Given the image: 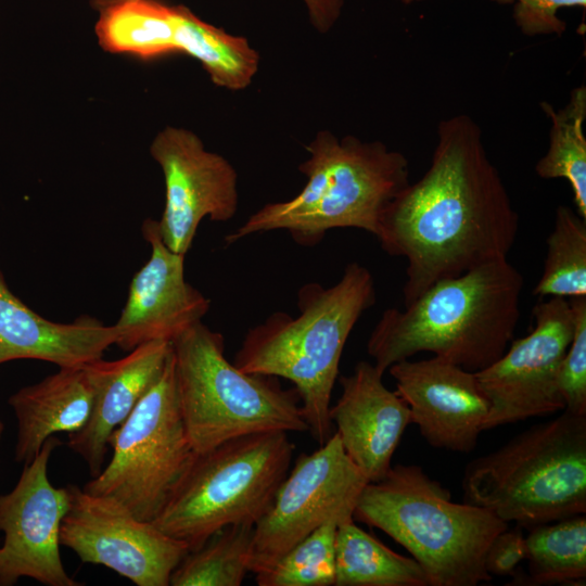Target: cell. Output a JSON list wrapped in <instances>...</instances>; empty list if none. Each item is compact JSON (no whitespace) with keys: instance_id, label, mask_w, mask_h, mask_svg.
Returning a JSON list of instances; mask_svg holds the SVG:
<instances>
[{"instance_id":"cell-21","label":"cell","mask_w":586,"mask_h":586,"mask_svg":"<svg viewBox=\"0 0 586 586\" xmlns=\"http://www.w3.org/2000/svg\"><path fill=\"white\" fill-rule=\"evenodd\" d=\"M175 44L177 52L198 60L222 88L242 90L258 71L259 54L246 38L202 21L183 5H176Z\"/></svg>"},{"instance_id":"cell-34","label":"cell","mask_w":586,"mask_h":586,"mask_svg":"<svg viewBox=\"0 0 586 586\" xmlns=\"http://www.w3.org/2000/svg\"><path fill=\"white\" fill-rule=\"evenodd\" d=\"M404 3H411V2H416V1H421V0H402Z\"/></svg>"},{"instance_id":"cell-16","label":"cell","mask_w":586,"mask_h":586,"mask_svg":"<svg viewBox=\"0 0 586 586\" xmlns=\"http://www.w3.org/2000/svg\"><path fill=\"white\" fill-rule=\"evenodd\" d=\"M151 246L148 262L136 272L115 324L117 345L130 352L152 341L171 342L202 321L211 301L184 278L186 255L163 242L157 220L148 218L141 227Z\"/></svg>"},{"instance_id":"cell-8","label":"cell","mask_w":586,"mask_h":586,"mask_svg":"<svg viewBox=\"0 0 586 586\" xmlns=\"http://www.w3.org/2000/svg\"><path fill=\"white\" fill-rule=\"evenodd\" d=\"M293 450L286 432L272 431L196 454L154 525L189 550L228 525H255L286 475Z\"/></svg>"},{"instance_id":"cell-7","label":"cell","mask_w":586,"mask_h":586,"mask_svg":"<svg viewBox=\"0 0 586 586\" xmlns=\"http://www.w3.org/2000/svg\"><path fill=\"white\" fill-rule=\"evenodd\" d=\"M171 347L180 410L195 454L249 434L308 431L296 390L230 362L221 333L200 321Z\"/></svg>"},{"instance_id":"cell-19","label":"cell","mask_w":586,"mask_h":586,"mask_svg":"<svg viewBox=\"0 0 586 586\" xmlns=\"http://www.w3.org/2000/svg\"><path fill=\"white\" fill-rule=\"evenodd\" d=\"M115 340V327L91 316L68 323L40 316L9 289L0 271V365L37 359L59 368L82 366L101 358Z\"/></svg>"},{"instance_id":"cell-27","label":"cell","mask_w":586,"mask_h":586,"mask_svg":"<svg viewBox=\"0 0 586 586\" xmlns=\"http://www.w3.org/2000/svg\"><path fill=\"white\" fill-rule=\"evenodd\" d=\"M546 244L544 269L533 294L540 298L586 296V218L559 205Z\"/></svg>"},{"instance_id":"cell-6","label":"cell","mask_w":586,"mask_h":586,"mask_svg":"<svg viewBox=\"0 0 586 586\" xmlns=\"http://www.w3.org/2000/svg\"><path fill=\"white\" fill-rule=\"evenodd\" d=\"M464 501L521 527L586 512V415L564 411L470 462Z\"/></svg>"},{"instance_id":"cell-22","label":"cell","mask_w":586,"mask_h":586,"mask_svg":"<svg viewBox=\"0 0 586 586\" xmlns=\"http://www.w3.org/2000/svg\"><path fill=\"white\" fill-rule=\"evenodd\" d=\"M334 585L428 586V579L412 557L393 551L352 519L337 525Z\"/></svg>"},{"instance_id":"cell-32","label":"cell","mask_w":586,"mask_h":586,"mask_svg":"<svg viewBox=\"0 0 586 586\" xmlns=\"http://www.w3.org/2000/svg\"><path fill=\"white\" fill-rule=\"evenodd\" d=\"M125 0H90V5L101 12L102 10ZM307 10L309 21L320 33L329 31L339 20L344 0H301Z\"/></svg>"},{"instance_id":"cell-3","label":"cell","mask_w":586,"mask_h":586,"mask_svg":"<svg viewBox=\"0 0 586 586\" xmlns=\"http://www.w3.org/2000/svg\"><path fill=\"white\" fill-rule=\"evenodd\" d=\"M375 300L370 270L349 263L332 286L315 282L301 286L298 316L271 314L247 330L235 354L233 364L242 371L294 384L308 431L319 445L333 434L329 410L344 346Z\"/></svg>"},{"instance_id":"cell-18","label":"cell","mask_w":586,"mask_h":586,"mask_svg":"<svg viewBox=\"0 0 586 586\" xmlns=\"http://www.w3.org/2000/svg\"><path fill=\"white\" fill-rule=\"evenodd\" d=\"M171 356V342L141 344L117 360L85 364L93 390L90 417L82 429L68 434V447L87 463L91 477L103 469L111 434L163 374Z\"/></svg>"},{"instance_id":"cell-28","label":"cell","mask_w":586,"mask_h":586,"mask_svg":"<svg viewBox=\"0 0 586 586\" xmlns=\"http://www.w3.org/2000/svg\"><path fill=\"white\" fill-rule=\"evenodd\" d=\"M340 522L330 520L256 573L258 586H331L335 579V536Z\"/></svg>"},{"instance_id":"cell-30","label":"cell","mask_w":586,"mask_h":586,"mask_svg":"<svg viewBox=\"0 0 586 586\" xmlns=\"http://www.w3.org/2000/svg\"><path fill=\"white\" fill-rule=\"evenodd\" d=\"M501 4L513 3V20L527 36L558 35L566 24L558 16L562 8H585L586 0H493Z\"/></svg>"},{"instance_id":"cell-13","label":"cell","mask_w":586,"mask_h":586,"mask_svg":"<svg viewBox=\"0 0 586 586\" xmlns=\"http://www.w3.org/2000/svg\"><path fill=\"white\" fill-rule=\"evenodd\" d=\"M61 441L50 436L24 463L14 488L0 495V586L30 577L47 586H78L63 566L60 528L71 505L68 486L54 487L48 463Z\"/></svg>"},{"instance_id":"cell-15","label":"cell","mask_w":586,"mask_h":586,"mask_svg":"<svg viewBox=\"0 0 586 586\" xmlns=\"http://www.w3.org/2000/svg\"><path fill=\"white\" fill-rule=\"evenodd\" d=\"M387 370L431 446L460 454L476 447L489 403L475 372L436 356L400 360Z\"/></svg>"},{"instance_id":"cell-2","label":"cell","mask_w":586,"mask_h":586,"mask_svg":"<svg viewBox=\"0 0 586 586\" xmlns=\"http://www.w3.org/2000/svg\"><path fill=\"white\" fill-rule=\"evenodd\" d=\"M523 286V276L507 258L441 279L403 310L385 309L367 352L383 373L422 352L482 370L514 339Z\"/></svg>"},{"instance_id":"cell-25","label":"cell","mask_w":586,"mask_h":586,"mask_svg":"<svg viewBox=\"0 0 586 586\" xmlns=\"http://www.w3.org/2000/svg\"><path fill=\"white\" fill-rule=\"evenodd\" d=\"M254 524L228 525L190 550L174 570L171 586H240L251 572Z\"/></svg>"},{"instance_id":"cell-29","label":"cell","mask_w":586,"mask_h":586,"mask_svg":"<svg viewBox=\"0 0 586 586\" xmlns=\"http://www.w3.org/2000/svg\"><path fill=\"white\" fill-rule=\"evenodd\" d=\"M574 332L560 364L559 392L564 411L586 415V296L569 298Z\"/></svg>"},{"instance_id":"cell-11","label":"cell","mask_w":586,"mask_h":586,"mask_svg":"<svg viewBox=\"0 0 586 586\" xmlns=\"http://www.w3.org/2000/svg\"><path fill=\"white\" fill-rule=\"evenodd\" d=\"M533 316L527 335L513 339L497 360L475 372L489 403L484 431L564 410L558 373L574 332L570 303L547 297Z\"/></svg>"},{"instance_id":"cell-23","label":"cell","mask_w":586,"mask_h":586,"mask_svg":"<svg viewBox=\"0 0 586 586\" xmlns=\"http://www.w3.org/2000/svg\"><path fill=\"white\" fill-rule=\"evenodd\" d=\"M99 13L95 33L104 50L143 60L177 52L176 5L125 0Z\"/></svg>"},{"instance_id":"cell-10","label":"cell","mask_w":586,"mask_h":586,"mask_svg":"<svg viewBox=\"0 0 586 586\" xmlns=\"http://www.w3.org/2000/svg\"><path fill=\"white\" fill-rule=\"evenodd\" d=\"M367 483L336 432L314 453L300 455L254 526L251 573L270 566L321 524L354 519Z\"/></svg>"},{"instance_id":"cell-4","label":"cell","mask_w":586,"mask_h":586,"mask_svg":"<svg viewBox=\"0 0 586 586\" xmlns=\"http://www.w3.org/2000/svg\"><path fill=\"white\" fill-rule=\"evenodd\" d=\"M309 157L300 165L307 177L291 200L268 203L225 237L227 244L242 238L285 230L305 246L319 243L335 228H356L377 235L391 202L410 183L406 156L381 141L341 139L320 131L306 145Z\"/></svg>"},{"instance_id":"cell-31","label":"cell","mask_w":586,"mask_h":586,"mask_svg":"<svg viewBox=\"0 0 586 586\" xmlns=\"http://www.w3.org/2000/svg\"><path fill=\"white\" fill-rule=\"evenodd\" d=\"M523 527L515 525L497 534L489 544L485 555V569L492 576L514 574L517 568L526 558Z\"/></svg>"},{"instance_id":"cell-17","label":"cell","mask_w":586,"mask_h":586,"mask_svg":"<svg viewBox=\"0 0 586 586\" xmlns=\"http://www.w3.org/2000/svg\"><path fill=\"white\" fill-rule=\"evenodd\" d=\"M383 374L374 364L358 361L349 375L340 377L342 393L329 410L345 453L368 482L386 475L412 423L408 405L385 386Z\"/></svg>"},{"instance_id":"cell-9","label":"cell","mask_w":586,"mask_h":586,"mask_svg":"<svg viewBox=\"0 0 586 586\" xmlns=\"http://www.w3.org/2000/svg\"><path fill=\"white\" fill-rule=\"evenodd\" d=\"M109 446L111 461L82 489L113 497L138 519L153 522L196 455L180 410L173 347L163 374L111 434Z\"/></svg>"},{"instance_id":"cell-5","label":"cell","mask_w":586,"mask_h":586,"mask_svg":"<svg viewBox=\"0 0 586 586\" xmlns=\"http://www.w3.org/2000/svg\"><path fill=\"white\" fill-rule=\"evenodd\" d=\"M354 520L402 545L422 568L428 586H476L492 581L485 555L508 523L485 508L451 500L421 467L396 464L364 487Z\"/></svg>"},{"instance_id":"cell-1","label":"cell","mask_w":586,"mask_h":586,"mask_svg":"<svg viewBox=\"0 0 586 586\" xmlns=\"http://www.w3.org/2000/svg\"><path fill=\"white\" fill-rule=\"evenodd\" d=\"M519 220L480 126L460 114L440 122L428 170L391 202L375 238L407 262L406 305L441 279L506 259Z\"/></svg>"},{"instance_id":"cell-20","label":"cell","mask_w":586,"mask_h":586,"mask_svg":"<svg viewBox=\"0 0 586 586\" xmlns=\"http://www.w3.org/2000/svg\"><path fill=\"white\" fill-rule=\"evenodd\" d=\"M8 403L17 420L14 459L26 463L50 436L72 434L85 426L93 390L84 365L60 367L58 372L16 391Z\"/></svg>"},{"instance_id":"cell-33","label":"cell","mask_w":586,"mask_h":586,"mask_svg":"<svg viewBox=\"0 0 586 586\" xmlns=\"http://www.w3.org/2000/svg\"><path fill=\"white\" fill-rule=\"evenodd\" d=\"M3 430H4V425L0 419V440H1V436H2V433H3Z\"/></svg>"},{"instance_id":"cell-14","label":"cell","mask_w":586,"mask_h":586,"mask_svg":"<svg viewBox=\"0 0 586 586\" xmlns=\"http://www.w3.org/2000/svg\"><path fill=\"white\" fill-rule=\"evenodd\" d=\"M150 153L165 180V206L157 220L161 238L169 250L187 255L203 218L222 222L234 217L237 171L184 128H164L152 141Z\"/></svg>"},{"instance_id":"cell-26","label":"cell","mask_w":586,"mask_h":586,"mask_svg":"<svg viewBox=\"0 0 586 586\" xmlns=\"http://www.w3.org/2000/svg\"><path fill=\"white\" fill-rule=\"evenodd\" d=\"M525 537L528 582L552 585L586 577V517L577 514L530 528Z\"/></svg>"},{"instance_id":"cell-12","label":"cell","mask_w":586,"mask_h":586,"mask_svg":"<svg viewBox=\"0 0 586 586\" xmlns=\"http://www.w3.org/2000/svg\"><path fill=\"white\" fill-rule=\"evenodd\" d=\"M71 505L60 528V544L82 563L104 565L137 586H168L190 551L186 543L138 519L110 496L67 485Z\"/></svg>"},{"instance_id":"cell-24","label":"cell","mask_w":586,"mask_h":586,"mask_svg":"<svg viewBox=\"0 0 586 586\" xmlns=\"http://www.w3.org/2000/svg\"><path fill=\"white\" fill-rule=\"evenodd\" d=\"M550 118L549 146L535 165L543 179L568 180L573 192L575 211L586 218V87L574 88L568 103L556 111L548 102L540 103Z\"/></svg>"}]
</instances>
